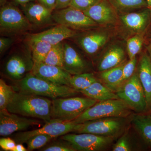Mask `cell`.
Listing matches in <instances>:
<instances>
[{
    "mask_svg": "<svg viewBox=\"0 0 151 151\" xmlns=\"http://www.w3.org/2000/svg\"><path fill=\"white\" fill-rule=\"evenodd\" d=\"M40 123L38 119L11 113L7 110L0 111V135L7 137L15 132L39 125Z\"/></svg>",
    "mask_w": 151,
    "mask_h": 151,
    "instance_id": "obj_11",
    "label": "cell"
},
{
    "mask_svg": "<svg viewBox=\"0 0 151 151\" xmlns=\"http://www.w3.org/2000/svg\"><path fill=\"white\" fill-rule=\"evenodd\" d=\"M27 151V149L24 147V146L22 144L18 143L17 144L15 147L14 150L13 151Z\"/></svg>",
    "mask_w": 151,
    "mask_h": 151,
    "instance_id": "obj_41",
    "label": "cell"
},
{
    "mask_svg": "<svg viewBox=\"0 0 151 151\" xmlns=\"http://www.w3.org/2000/svg\"><path fill=\"white\" fill-rule=\"evenodd\" d=\"M52 19L58 24L74 30L89 31L99 26L84 12L70 6L55 10Z\"/></svg>",
    "mask_w": 151,
    "mask_h": 151,
    "instance_id": "obj_8",
    "label": "cell"
},
{
    "mask_svg": "<svg viewBox=\"0 0 151 151\" xmlns=\"http://www.w3.org/2000/svg\"><path fill=\"white\" fill-rule=\"evenodd\" d=\"M116 93L119 99L123 100L135 113H146L149 111L145 90L137 71L117 89Z\"/></svg>",
    "mask_w": 151,
    "mask_h": 151,
    "instance_id": "obj_6",
    "label": "cell"
},
{
    "mask_svg": "<svg viewBox=\"0 0 151 151\" xmlns=\"http://www.w3.org/2000/svg\"><path fill=\"white\" fill-rule=\"evenodd\" d=\"M130 118L109 117L77 124L72 133H90L104 137H119L128 128Z\"/></svg>",
    "mask_w": 151,
    "mask_h": 151,
    "instance_id": "obj_3",
    "label": "cell"
},
{
    "mask_svg": "<svg viewBox=\"0 0 151 151\" xmlns=\"http://www.w3.org/2000/svg\"><path fill=\"white\" fill-rule=\"evenodd\" d=\"M126 63L117 67L99 72L98 79L105 86L116 92L121 84L123 68Z\"/></svg>",
    "mask_w": 151,
    "mask_h": 151,
    "instance_id": "obj_24",
    "label": "cell"
},
{
    "mask_svg": "<svg viewBox=\"0 0 151 151\" xmlns=\"http://www.w3.org/2000/svg\"><path fill=\"white\" fill-rule=\"evenodd\" d=\"M130 123L143 141L151 148V114L147 113L132 114Z\"/></svg>",
    "mask_w": 151,
    "mask_h": 151,
    "instance_id": "obj_22",
    "label": "cell"
},
{
    "mask_svg": "<svg viewBox=\"0 0 151 151\" xmlns=\"http://www.w3.org/2000/svg\"><path fill=\"white\" fill-rule=\"evenodd\" d=\"M132 109L121 99L99 101L87 109L73 122L80 124L87 121L109 117L128 118Z\"/></svg>",
    "mask_w": 151,
    "mask_h": 151,
    "instance_id": "obj_5",
    "label": "cell"
},
{
    "mask_svg": "<svg viewBox=\"0 0 151 151\" xmlns=\"http://www.w3.org/2000/svg\"><path fill=\"white\" fill-rule=\"evenodd\" d=\"M78 34L74 30L58 24L52 28L35 34L31 35L27 37L28 42L42 41L55 45L63 41L77 36Z\"/></svg>",
    "mask_w": 151,
    "mask_h": 151,
    "instance_id": "obj_17",
    "label": "cell"
},
{
    "mask_svg": "<svg viewBox=\"0 0 151 151\" xmlns=\"http://www.w3.org/2000/svg\"><path fill=\"white\" fill-rule=\"evenodd\" d=\"M35 0H13L15 4L20 5L21 6L33 2Z\"/></svg>",
    "mask_w": 151,
    "mask_h": 151,
    "instance_id": "obj_40",
    "label": "cell"
},
{
    "mask_svg": "<svg viewBox=\"0 0 151 151\" xmlns=\"http://www.w3.org/2000/svg\"><path fill=\"white\" fill-rule=\"evenodd\" d=\"M52 100L47 97L16 92L7 110L11 113L47 123L52 119Z\"/></svg>",
    "mask_w": 151,
    "mask_h": 151,
    "instance_id": "obj_1",
    "label": "cell"
},
{
    "mask_svg": "<svg viewBox=\"0 0 151 151\" xmlns=\"http://www.w3.org/2000/svg\"><path fill=\"white\" fill-rule=\"evenodd\" d=\"M76 124L73 121L67 122L52 119L40 129L17 133L14 135V140L17 144H23L34 136L42 134L51 135L57 137L73 132Z\"/></svg>",
    "mask_w": 151,
    "mask_h": 151,
    "instance_id": "obj_9",
    "label": "cell"
},
{
    "mask_svg": "<svg viewBox=\"0 0 151 151\" xmlns=\"http://www.w3.org/2000/svg\"><path fill=\"white\" fill-rule=\"evenodd\" d=\"M137 59L136 57L134 59H129V60L125 63L123 68V76L122 81L119 87L128 81L134 75L137 70Z\"/></svg>",
    "mask_w": 151,
    "mask_h": 151,
    "instance_id": "obj_33",
    "label": "cell"
},
{
    "mask_svg": "<svg viewBox=\"0 0 151 151\" xmlns=\"http://www.w3.org/2000/svg\"><path fill=\"white\" fill-rule=\"evenodd\" d=\"M64 53V43L61 42L53 45L43 62L48 65L59 66L63 68Z\"/></svg>",
    "mask_w": 151,
    "mask_h": 151,
    "instance_id": "obj_27",
    "label": "cell"
},
{
    "mask_svg": "<svg viewBox=\"0 0 151 151\" xmlns=\"http://www.w3.org/2000/svg\"><path fill=\"white\" fill-rule=\"evenodd\" d=\"M110 33L104 30H90L78 37L79 45L87 54L95 55L107 43Z\"/></svg>",
    "mask_w": 151,
    "mask_h": 151,
    "instance_id": "obj_15",
    "label": "cell"
},
{
    "mask_svg": "<svg viewBox=\"0 0 151 151\" xmlns=\"http://www.w3.org/2000/svg\"><path fill=\"white\" fill-rule=\"evenodd\" d=\"M21 6L23 13L32 24L42 25L52 19V11L40 3L31 2Z\"/></svg>",
    "mask_w": 151,
    "mask_h": 151,
    "instance_id": "obj_20",
    "label": "cell"
},
{
    "mask_svg": "<svg viewBox=\"0 0 151 151\" xmlns=\"http://www.w3.org/2000/svg\"><path fill=\"white\" fill-rule=\"evenodd\" d=\"M127 52L122 45L119 43L111 45L99 59L97 66L98 72L117 67L127 62Z\"/></svg>",
    "mask_w": 151,
    "mask_h": 151,
    "instance_id": "obj_18",
    "label": "cell"
},
{
    "mask_svg": "<svg viewBox=\"0 0 151 151\" xmlns=\"http://www.w3.org/2000/svg\"><path fill=\"white\" fill-rule=\"evenodd\" d=\"M34 64L32 55H14L6 63L5 67L6 73L12 80L19 81L31 72Z\"/></svg>",
    "mask_w": 151,
    "mask_h": 151,
    "instance_id": "obj_14",
    "label": "cell"
},
{
    "mask_svg": "<svg viewBox=\"0 0 151 151\" xmlns=\"http://www.w3.org/2000/svg\"><path fill=\"white\" fill-rule=\"evenodd\" d=\"M119 15L148 7L145 0H108Z\"/></svg>",
    "mask_w": 151,
    "mask_h": 151,
    "instance_id": "obj_25",
    "label": "cell"
},
{
    "mask_svg": "<svg viewBox=\"0 0 151 151\" xmlns=\"http://www.w3.org/2000/svg\"><path fill=\"white\" fill-rule=\"evenodd\" d=\"M62 141L52 142L46 147L40 149L43 151H76L72 146L67 141Z\"/></svg>",
    "mask_w": 151,
    "mask_h": 151,
    "instance_id": "obj_34",
    "label": "cell"
},
{
    "mask_svg": "<svg viewBox=\"0 0 151 151\" xmlns=\"http://www.w3.org/2000/svg\"><path fill=\"white\" fill-rule=\"evenodd\" d=\"M31 72L51 83L71 87L70 80L72 75L62 67L48 65L43 62L35 63Z\"/></svg>",
    "mask_w": 151,
    "mask_h": 151,
    "instance_id": "obj_13",
    "label": "cell"
},
{
    "mask_svg": "<svg viewBox=\"0 0 151 151\" xmlns=\"http://www.w3.org/2000/svg\"><path fill=\"white\" fill-rule=\"evenodd\" d=\"M128 128L118 139L116 143L112 146L113 151H131L135 150L132 138L130 137Z\"/></svg>",
    "mask_w": 151,
    "mask_h": 151,
    "instance_id": "obj_31",
    "label": "cell"
},
{
    "mask_svg": "<svg viewBox=\"0 0 151 151\" xmlns=\"http://www.w3.org/2000/svg\"><path fill=\"white\" fill-rule=\"evenodd\" d=\"M99 80L93 73L86 72L72 75L70 78L71 87L78 92L87 89L95 81Z\"/></svg>",
    "mask_w": 151,
    "mask_h": 151,
    "instance_id": "obj_26",
    "label": "cell"
},
{
    "mask_svg": "<svg viewBox=\"0 0 151 151\" xmlns=\"http://www.w3.org/2000/svg\"><path fill=\"white\" fill-rule=\"evenodd\" d=\"M102 0H72L70 6L84 12Z\"/></svg>",
    "mask_w": 151,
    "mask_h": 151,
    "instance_id": "obj_35",
    "label": "cell"
},
{
    "mask_svg": "<svg viewBox=\"0 0 151 151\" xmlns=\"http://www.w3.org/2000/svg\"><path fill=\"white\" fill-rule=\"evenodd\" d=\"M144 35L145 34H138L127 40V52L129 59H134L140 52L144 42Z\"/></svg>",
    "mask_w": 151,
    "mask_h": 151,
    "instance_id": "obj_29",
    "label": "cell"
},
{
    "mask_svg": "<svg viewBox=\"0 0 151 151\" xmlns=\"http://www.w3.org/2000/svg\"><path fill=\"white\" fill-rule=\"evenodd\" d=\"M15 92L13 86L8 85L3 79H0V111L7 110Z\"/></svg>",
    "mask_w": 151,
    "mask_h": 151,
    "instance_id": "obj_30",
    "label": "cell"
},
{
    "mask_svg": "<svg viewBox=\"0 0 151 151\" xmlns=\"http://www.w3.org/2000/svg\"><path fill=\"white\" fill-rule=\"evenodd\" d=\"M55 138L56 137L45 134L35 135L25 143L27 145V151L41 149Z\"/></svg>",
    "mask_w": 151,
    "mask_h": 151,
    "instance_id": "obj_32",
    "label": "cell"
},
{
    "mask_svg": "<svg viewBox=\"0 0 151 151\" xmlns=\"http://www.w3.org/2000/svg\"><path fill=\"white\" fill-rule=\"evenodd\" d=\"M38 2L43 5L47 9L53 11L55 10L57 0H37Z\"/></svg>",
    "mask_w": 151,
    "mask_h": 151,
    "instance_id": "obj_38",
    "label": "cell"
},
{
    "mask_svg": "<svg viewBox=\"0 0 151 151\" xmlns=\"http://www.w3.org/2000/svg\"><path fill=\"white\" fill-rule=\"evenodd\" d=\"M12 40L9 38L1 37L0 38V53L2 54L9 48L12 43Z\"/></svg>",
    "mask_w": 151,
    "mask_h": 151,
    "instance_id": "obj_37",
    "label": "cell"
},
{
    "mask_svg": "<svg viewBox=\"0 0 151 151\" xmlns=\"http://www.w3.org/2000/svg\"><path fill=\"white\" fill-rule=\"evenodd\" d=\"M86 97L98 101L119 99L116 92L103 84L100 80L95 81L87 89L81 91Z\"/></svg>",
    "mask_w": 151,
    "mask_h": 151,
    "instance_id": "obj_23",
    "label": "cell"
},
{
    "mask_svg": "<svg viewBox=\"0 0 151 151\" xmlns=\"http://www.w3.org/2000/svg\"><path fill=\"white\" fill-rule=\"evenodd\" d=\"M72 0H57L55 10L65 8L70 6Z\"/></svg>",
    "mask_w": 151,
    "mask_h": 151,
    "instance_id": "obj_39",
    "label": "cell"
},
{
    "mask_svg": "<svg viewBox=\"0 0 151 151\" xmlns=\"http://www.w3.org/2000/svg\"><path fill=\"white\" fill-rule=\"evenodd\" d=\"M13 86L17 92L56 99L73 97L79 93L70 86L58 85L37 77L31 72L21 80L16 81Z\"/></svg>",
    "mask_w": 151,
    "mask_h": 151,
    "instance_id": "obj_2",
    "label": "cell"
},
{
    "mask_svg": "<svg viewBox=\"0 0 151 151\" xmlns=\"http://www.w3.org/2000/svg\"><path fill=\"white\" fill-rule=\"evenodd\" d=\"M147 3L148 8L151 9V0H146Z\"/></svg>",
    "mask_w": 151,
    "mask_h": 151,
    "instance_id": "obj_43",
    "label": "cell"
},
{
    "mask_svg": "<svg viewBox=\"0 0 151 151\" xmlns=\"http://www.w3.org/2000/svg\"><path fill=\"white\" fill-rule=\"evenodd\" d=\"M119 20L125 30L133 35L145 34L151 21V9L148 7L119 15Z\"/></svg>",
    "mask_w": 151,
    "mask_h": 151,
    "instance_id": "obj_12",
    "label": "cell"
},
{
    "mask_svg": "<svg viewBox=\"0 0 151 151\" xmlns=\"http://www.w3.org/2000/svg\"><path fill=\"white\" fill-rule=\"evenodd\" d=\"M16 145L14 140L11 138L4 137L0 139V146L4 150L13 151Z\"/></svg>",
    "mask_w": 151,
    "mask_h": 151,
    "instance_id": "obj_36",
    "label": "cell"
},
{
    "mask_svg": "<svg viewBox=\"0 0 151 151\" xmlns=\"http://www.w3.org/2000/svg\"><path fill=\"white\" fill-rule=\"evenodd\" d=\"M84 12L99 26L114 24L119 20V14L108 0H102Z\"/></svg>",
    "mask_w": 151,
    "mask_h": 151,
    "instance_id": "obj_16",
    "label": "cell"
},
{
    "mask_svg": "<svg viewBox=\"0 0 151 151\" xmlns=\"http://www.w3.org/2000/svg\"><path fill=\"white\" fill-rule=\"evenodd\" d=\"M146 49L147 50V53H148L151 59V41L150 43L146 47Z\"/></svg>",
    "mask_w": 151,
    "mask_h": 151,
    "instance_id": "obj_42",
    "label": "cell"
},
{
    "mask_svg": "<svg viewBox=\"0 0 151 151\" xmlns=\"http://www.w3.org/2000/svg\"><path fill=\"white\" fill-rule=\"evenodd\" d=\"M35 63L43 62L53 45L45 42L37 41L28 42Z\"/></svg>",
    "mask_w": 151,
    "mask_h": 151,
    "instance_id": "obj_28",
    "label": "cell"
},
{
    "mask_svg": "<svg viewBox=\"0 0 151 151\" xmlns=\"http://www.w3.org/2000/svg\"><path fill=\"white\" fill-rule=\"evenodd\" d=\"M64 47L63 68L72 75L87 72L88 63L78 52L68 43H64Z\"/></svg>",
    "mask_w": 151,
    "mask_h": 151,
    "instance_id": "obj_19",
    "label": "cell"
},
{
    "mask_svg": "<svg viewBox=\"0 0 151 151\" xmlns=\"http://www.w3.org/2000/svg\"><path fill=\"white\" fill-rule=\"evenodd\" d=\"M31 24L24 14L15 6L6 5L1 8V32L12 33L23 31L29 29Z\"/></svg>",
    "mask_w": 151,
    "mask_h": 151,
    "instance_id": "obj_10",
    "label": "cell"
},
{
    "mask_svg": "<svg viewBox=\"0 0 151 151\" xmlns=\"http://www.w3.org/2000/svg\"><path fill=\"white\" fill-rule=\"evenodd\" d=\"M118 138L90 133H68L61 137V139L70 143L76 151L105 150L113 146Z\"/></svg>",
    "mask_w": 151,
    "mask_h": 151,
    "instance_id": "obj_7",
    "label": "cell"
},
{
    "mask_svg": "<svg viewBox=\"0 0 151 151\" xmlns=\"http://www.w3.org/2000/svg\"><path fill=\"white\" fill-rule=\"evenodd\" d=\"M136 71L145 90L149 109L151 101V59L147 52L141 55Z\"/></svg>",
    "mask_w": 151,
    "mask_h": 151,
    "instance_id": "obj_21",
    "label": "cell"
},
{
    "mask_svg": "<svg viewBox=\"0 0 151 151\" xmlns=\"http://www.w3.org/2000/svg\"><path fill=\"white\" fill-rule=\"evenodd\" d=\"M149 111H150V112L151 114V101L150 104V107H149Z\"/></svg>",
    "mask_w": 151,
    "mask_h": 151,
    "instance_id": "obj_44",
    "label": "cell"
},
{
    "mask_svg": "<svg viewBox=\"0 0 151 151\" xmlns=\"http://www.w3.org/2000/svg\"><path fill=\"white\" fill-rule=\"evenodd\" d=\"M52 119L72 122L98 101L87 97H60L52 99Z\"/></svg>",
    "mask_w": 151,
    "mask_h": 151,
    "instance_id": "obj_4",
    "label": "cell"
}]
</instances>
